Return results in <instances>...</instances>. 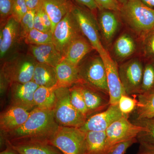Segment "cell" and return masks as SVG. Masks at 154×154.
<instances>
[{
	"instance_id": "d6986e66",
	"label": "cell",
	"mask_w": 154,
	"mask_h": 154,
	"mask_svg": "<svg viewBox=\"0 0 154 154\" xmlns=\"http://www.w3.org/2000/svg\"><path fill=\"white\" fill-rule=\"evenodd\" d=\"M30 52L36 61L54 67L63 59V57L53 43L29 45Z\"/></svg>"
},
{
	"instance_id": "7402d4cb",
	"label": "cell",
	"mask_w": 154,
	"mask_h": 154,
	"mask_svg": "<svg viewBox=\"0 0 154 154\" xmlns=\"http://www.w3.org/2000/svg\"><path fill=\"white\" fill-rule=\"evenodd\" d=\"M94 49L87 38L82 35L69 45L63 59L74 65L79 66L84 57Z\"/></svg>"
},
{
	"instance_id": "83f0119b",
	"label": "cell",
	"mask_w": 154,
	"mask_h": 154,
	"mask_svg": "<svg viewBox=\"0 0 154 154\" xmlns=\"http://www.w3.org/2000/svg\"><path fill=\"white\" fill-rule=\"evenodd\" d=\"M154 94V57L147 59L144 64L143 76L139 94Z\"/></svg>"
},
{
	"instance_id": "f6af8a7d",
	"label": "cell",
	"mask_w": 154,
	"mask_h": 154,
	"mask_svg": "<svg viewBox=\"0 0 154 154\" xmlns=\"http://www.w3.org/2000/svg\"><path fill=\"white\" fill-rule=\"evenodd\" d=\"M143 2L152 8L154 9V0H141Z\"/></svg>"
},
{
	"instance_id": "30bf717a",
	"label": "cell",
	"mask_w": 154,
	"mask_h": 154,
	"mask_svg": "<svg viewBox=\"0 0 154 154\" xmlns=\"http://www.w3.org/2000/svg\"><path fill=\"white\" fill-rule=\"evenodd\" d=\"M128 116H122L113 122L106 130L109 148L119 143L137 137L145 130L144 127L137 125L128 120Z\"/></svg>"
},
{
	"instance_id": "d4e9b609",
	"label": "cell",
	"mask_w": 154,
	"mask_h": 154,
	"mask_svg": "<svg viewBox=\"0 0 154 154\" xmlns=\"http://www.w3.org/2000/svg\"><path fill=\"white\" fill-rule=\"evenodd\" d=\"M32 81L39 87L52 88L56 86L57 77L55 68L46 64L37 63Z\"/></svg>"
},
{
	"instance_id": "74e56055",
	"label": "cell",
	"mask_w": 154,
	"mask_h": 154,
	"mask_svg": "<svg viewBox=\"0 0 154 154\" xmlns=\"http://www.w3.org/2000/svg\"><path fill=\"white\" fill-rule=\"evenodd\" d=\"M99 7V10H110L119 12L120 10V4L117 0H94Z\"/></svg>"
},
{
	"instance_id": "ac0fdd59",
	"label": "cell",
	"mask_w": 154,
	"mask_h": 154,
	"mask_svg": "<svg viewBox=\"0 0 154 154\" xmlns=\"http://www.w3.org/2000/svg\"><path fill=\"white\" fill-rule=\"evenodd\" d=\"M57 77V88H70L81 82L79 66L63 59L55 67Z\"/></svg>"
},
{
	"instance_id": "6da1fadb",
	"label": "cell",
	"mask_w": 154,
	"mask_h": 154,
	"mask_svg": "<svg viewBox=\"0 0 154 154\" xmlns=\"http://www.w3.org/2000/svg\"><path fill=\"white\" fill-rule=\"evenodd\" d=\"M59 125L56 121L53 111L35 107L22 126L5 134H1V146L7 142L28 140H50ZM2 148V147H1Z\"/></svg>"
},
{
	"instance_id": "d590c367",
	"label": "cell",
	"mask_w": 154,
	"mask_h": 154,
	"mask_svg": "<svg viewBox=\"0 0 154 154\" xmlns=\"http://www.w3.org/2000/svg\"><path fill=\"white\" fill-rule=\"evenodd\" d=\"M15 0H0V20L1 27L5 24L11 17L12 8Z\"/></svg>"
},
{
	"instance_id": "4dcf8cb0",
	"label": "cell",
	"mask_w": 154,
	"mask_h": 154,
	"mask_svg": "<svg viewBox=\"0 0 154 154\" xmlns=\"http://www.w3.org/2000/svg\"><path fill=\"white\" fill-rule=\"evenodd\" d=\"M72 105L77 110L88 118V110L85 99L77 85L69 88Z\"/></svg>"
},
{
	"instance_id": "cb8c5ba5",
	"label": "cell",
	"mask_w": 154,
	"mask_h": 154,
	"mask_svg": "<svg viewBox=\"0 0 154 154\" xmlns=\"http://www.w3.org/2000/svg\"><path fill=\"white\" fill-rule=\"evenodd\" d=\"M137 45L134 38L129 33H125L119 36L114 42L113 53L119 61L126 60L135 52Z\"/></svg>"
},
{
	"instance_id": "8fae6325",
	"label": "cell",
	"mask_w": 154,
	"mask_h": 154,
	"mask_svg": "<svg viewBox=\"0 0 154 154\" xmlns=\"http://www.w3.org/2000/svg\"><path fill=\"white\" fill-rule=\"evenodd\" d=\"M124 116H126L122 113L118 104L110 105L105 110L90 116L82 126L79 128L85 132L106 131L110 125Z\"/></svg>"
},
{
	"instance_id": "9a60e30c",
	"label": "cell",
	"mask_w": 154,
	"mask_h": 154,
	"mask_svg": "<svg viewBox=\"0 0 154 154\" xmlns=\"http://www.w3.org/2000/svg\"><path fill=\"white\" fill-rule=\"evenodd\" d=\"M30 113L22 107L9 105L0 115L1 134H5L19 128L27 121Z\"/></svg>"
},
{
	"instance_id": "8d00e7d4",
	"label": "cell",
	"mask_w": 154,
	"mask_h": 154,
	"mask_svg": "<svg viewBox=\"0 0 154 154\" xmlns=\"http://www.w3.org/2000/svg\"><path fill=\"white\" fill-rule=\"evenodd\" d=\"M137 142L135 137L115 144L110 147L106 154H125L130 147Z\"/></svg>"
},
{
	"instance_id": "8992f818",
	"label": "cell",
	"mask_w": 154,
	"mask_h": 154,
	"mask_svg": "<svg viewBox=\"0 0 154 154\" xmlns=\"http://www.w3.org/2000/svg\"><path fill=\"white\" fill-rule=\"evenodd\" d=\"M79 68L80 83L87 84L109 96L106 67L99 54L90 57L79 65Z\"/></svg>"
},
{
	"instance_id": "f35d334b",
	"label": "cell",
	"mask_w": 154,
	"mask_h": 154,
	"mask_svg": "<svg viewBox=\"0 0 154 154\" xmlns=\"http://www.w3.org/2000/svg\"><path fill=\"white\" fill-rule=\"evenodd\" d=\"M34 28L43 32H49L47 30L42 22L39 8L36 10L34 19Z\"/></svg>"
},
{
	"instance_id": "3957f363",
	"label": "cell",
	"mask_w": 154,
	"mask_h": 154,
	"mask_svg": "<svg viewBox=\"0 0 154 154\" xmlns=\"http://www.w3.org/2000/svg\"><path fill=\"white\" fill-rule=\"evenodd\" d=\"M37 63L32 55L16 56L4 62L0 75L4 77L10 85L15 83H27L32 81Z\"/></svg>"
},
{
	"instance_id": "277c9868",
	"label": "cell",
	"mask_w": 154,
	"mask_h": 154,
	"mask_svg": "<svg viewBox=\"0 0 154 154\" xmlns=\"http://www.w3.org/2000/svg\"><path fill=\"white\" fill-rule=\"evenodd\" d=\"M55 93L56 101L53 112L58 125L78 128L82 126L87 118L72 105L69 88H57Z\"/></svg>"
},
{
	"instance_id": "5bb4252c",
	"label": "cell",
	"mask_w": 154,
	"mask_h": 154,
	"mask_svg": "<svg viewBox=\"0 0 154 154\" xmlns=\"http://www.w3.org/2000/svg\"><path fill=\"white\" fill-rule=\"evenodd\" d=\"M79 88L88 110V118L102 112L110 105L109 96L85 83L76 84Z\"/></svg>"
},
{
	"instance_id": "4fadbf2b",
	"label": "cell",
	"mask_w": 154,
	"mask_h": 154,
	"mask_svg": "<svg viewBox=\"0 0 154 154\" xmlns=\"http://www.w3.org/2000/svg\"><path fill=\"white\" fill-rule=\"evenodd\" d=\"M101 57L103 59L106 67L110 104H118L121 96L127 94L119 78L118 66L116 62L111 58L108 53Z\"/></svg>"
},
{
	"instance_id": "ab89813d",
	"label": "cell",
	"mask_w": 154,
	"mask_h": 154,
	"mask_svg": "<svg viewBox=\"0 0 154 154\" xmlns=\"http://www.w3.org/2000/svg\"><path fill=\"white\" fill-rule=\"evenodd\" d=\"M139 143V149L136 154H154V145L142 141Z\"/></svg>"
},
{
	"instance_id": "e0dca14e",
	"label": "cell",
	"mask_w": 154,
	"mask_h": 154,
	"mask_svg": "<svg viewBox=\"0 0 154 154\" xmlns=\"http://www.w3.org/2000/svg\"><path fill=\"white\" fill-rule=\"evenodd\" d=\"M20 41V23L10 17L0 31V57L2 60L17 41Z\"/></svg>"
},
{
	"instance_id": "ee69618b",
	"label": "cell",
	"mask_w": 154,
	"mask_h": 154,
	"mask_svg": "<svg viewBox=\"0 0 154 154\" xmlns=\"http://www.w3.org/2000/svg\"><path fill=\"white\" fill-rule=\"evenodd\" d=\"M0 154H20L19 152L16 150L10 144L7 143L6 144L5 148L1 151Z\"/></svg>"
},
{
	"instance_id": "44dd1931",
	"label": "cell",
	"mask_w": 154,
	"mask_h": 154,
	"mask_svg": "<svg viewBox=\"0 0 154 154\" xmlns=\"http://www.w3.org/2000/svg\"><path fill=\"white\" fill-rule=\"evenodd\" d=\"M98 24L102 37L107 43L113 40L119 28V20L115 12L110 10H99Z\"/></svg>"
},
{
	"instance_id": "7a4b0ae2",
	"label": "cell",
	"mask_w": 154,
	"mask_h": 154,
	"mask_svg": "<svg viewBox=\"0 0 154 154\" xmlns=\"http://www.w3.org/2000/svg\"><path fill=\"white\" fill-rule=\"evenodd\" d=\"M119 13L126 25L141 37L154 27V9L141 0H125Z\"/></svg>"
},
{
	"instance_id": "484cf974",
	"label": "cell",
	"mask_w": 154,
	"mask_h": 154,
	"mask_svg": "<svg viewBox=\"0 0 154 154\" xmlns=\"http://www.w3.org/2000/svg\"><path fill=\"white\" fill-rule=\"evenodd\" d=\"M57 88L56 86L52 88L38 87L34 94L35 107L53 111L56 101L55 91Z\"/></svg>"
},
{
	"instance_id": "f546056e",
	"label": "cell",
	"mask_w": 154,
	"mask_h": 154,
	"mask_svg": "<svg viewBox=\"0 0 154 154\" xmlns=\"http://www.w3.org/2000/svg\"><path fill=\"white\" fill-rule=\"evenodd\" d=\"M53 33L51 31L43 32L33 28L25 38V42L29 45H40L53 43Z\"/></svg>"
},
{
	"instance_id": "bcb514c9",
	"label": "cell",
	"mask_w": 154,
	"mask_h": 154,
	"mask_svg": "<svg viewBox=\"0 0 154 154\" xmlns=\"http://www.w3.org/2000/svg\"><path fill=\"white\" fill-rule=\"evenodd\" d=\"M117 1H118V2L121 5L122 3L124 2L125 0H117Z\"/></svg>"
},
{
	"instance_id": "f1b7e54d",
	"label": "cell",
	"mask_w": 154,
	"mask_h": 154,
	"mask_svg": "<svg viewBox=\"0 0 154 154\" xmlns=\"http://www.w3.org/2000/svg\"><path fill=\"white\" fill-rule=\"evenodd\" d=\"M133 123L144 127L145 130L142 131L137 137L138 142L142 141L154 145V119H134Z\"/></svg>"
},
{
	"instance_id": "e575fe53",
	"label": "cell",
	"mask_w": 154,
	"mask_h": 154,
	"mask_svg": "<svg viewBox=\"0 0 154 154\" xmlns=\"http://www.w3.org/2000/svg\"><path fill=\"white\" fill-rule=\"evenodd\" d=\"M28 9L25 0H15L12 8L11 17L20 23Z\"/></svg>"
},
{
	"instance_id": "b9f144b4",
	"label": "cell",
	"mask_w": 154,
	"mask_h": 154,
	"mask_svg": "<svg viewBox=\"0 0 154 154\" xmlns=\"http://www.w3.org/2000/svg\"><path fill=\"white\" fill-rule=\"evenodd\" d=\"M77 3L85 6L90 11H94L99 10V7L94 0H74Z\"/></svg>"
},
{
	"instance_id": "ba28073f",
	"label": "cell",
	"mask_w": 154,
	"mask_h": 154,
	"mask_svg": "<svg viewBox=\"0 0 154 154\" xmlns=\"http://www.w3.org/2000/svg\"><path fill=\"white\" fill-rule=\"evenodd\" d=\"M82 35H83L71 11L56 26L53 33L52 42L63 57L72 42Z\"/></svg>"
},
{
	"instance_id": "2e32d148",
	"label": "cell",
	"mask_w": 154,
	"mask_h": 154,
	"mask_svg": "<svg viewBox=\"0 0 154 154\" xmlns=\"http://www.w3.org/2000/svg\"><path fill=\"white\" fill-rule=\"evenodd\" d=\"M7 143L20 154H62L49 140H28Z\"/></svg>"
},
{
	"instance_id": "5b68a950",
	"label": "cell",
	"mask_w": 154,
	"mask_h": 154,
	"mask_svg": "<svg viewBox=\"0 0 154 154\" xmlns=\"http://www.w3.org/2000/svg\"><path fill=\"white\" fill-rule=\"evenodd\" d=\"M85 132L78 128L59 126L50 142L62 154H84Z\"/></svg>"
},
{
	"instance_id": "4316f807",
	"label": "cell",
	"mask_w": 154,
	"mask_h": 154,
	"mask_svg": "<svg viewBox=\"0 0 154 154\" xmlns=\"http://www.w3.org/2000/svg\"><path fill=\"white\" fill-rule=\"evenodd\" d=\"M137 97V106L134 111V119H154V94L136 95Z\"/></svg>"
},
{
	"instance_id": "60d3db41",
	"label": "cell",
	"mask_w": 154,
	"mask_h": 154,
	"mask_svg": "<svg viewBox=\"0 0 154 154\" xmlns=\"http://www.w3.org/2000/svg\"><path fill=\"white\" fill-rule=\"evenodd\" d=\"M39 10H40L42 19V22H43L45 26L48 31H51V21L49 16H48L46 12L45 11L44 8H43L42 5L39 8Z\"/></svg>"
},
{
	"instance_id": "836d02e7",
	"label": "cell",
	"mask_w": 154,
	"mask_h": 154,
	"mask_svg": "<svg viewBox=\"0 0 154 154\" xmlns=\"http://www.w3.org/2000/svg\"><path fill=\"white\" fill-rule=\"evenodd\" d=\"M142 49L146 59L154 57V27L142 37Z\"/></svg>"
},
{
	"instance_id": "603a6c76",
	"label": "cell",
	"mask_w": 154,
	"mask_h": 154,
	"mask_svg": "<svg viewBox=\"0 0 154 154\" xmlns=\"http://www.w3.org/2000/svg\"><path fill=\"white\" fill-rule=\"evenodd\" d=\"M109 149L106 131L85 132L84 154H106Z\"/></svg>"
},
{
	"instance_id": "52a82bcc",
	"label": "cell",
	"mask_w": 154,
	"mask_h": 154,
	"mask_svg": "<svg viewBox=\"0 0 154 154\" xmlns=\"http://www.w3.org/2000/svg\"><path fill=\"white\" fill-rule=\"evenodd\" d=\"M81 32L91 43L94 49L101 57L107 54V52L102 45L98 22L93 14L80 7L74 5L72 11Z\"/></svg>"
},
{
	"instance_id": "d6a6232c",
	"label": "cell",
	"mask_w": 154,
	"mask_h": 154,
	"mask_svg": "<svg viewBox=\"0 0 154 154\" xmlns=\"http://www.w3.org/2000/svg\"><path fill=\"white\" fill-rule=\"evenodd\" d=\"M137 102L136 97L132 98L127 94L123 95L119 101V107L122 114L129 116L130 114L134 112L136 108Z\"/></svg>"
},
{
	"instance_id": "7c38bea8",
	"label": "cell",
	"mask_w": 154,
	"mask_h": 154,
	"mask_svg": "<svg viewBox=\"0 0 154 154\" xmlns=\"http://www.w3.org/2000/svg\"><path fill=\"white\" fill-rule=\"evenodd\" d=\"M38 85L31 81L25 83H13L10 85L11 105L30 111L35 108L34 94Z\"/></svg>"
},
{
	"instance_id": "ffe728a7",
	"label": "cell",
	"mask_w": 154,
	"mask_h": 154,
	"mask_svg": "<svg viewBox=\"0 0 154 154\" xmlns=\"http://www.w3.org/2000/svg\"><path fill=\"white\" fill-rule=\"evenodd\" d=\"M73 5L70 0H42L43 8L51 21L52 33L58 23L72 11Z\"/></svg>"
},
{
	"instance_id": "9c48e42d",
	"label": "cell",
	"mask_w": 154,
	"mask_h": 154,
	"mask_svg": "<svg viewBox=\"0 0 154 154\" xmlns=\"http://www.w3.org/2000/svg\"><path fill=\"white\" fill-rule=\"evenodd\" d=\"M143 69V63L137 57L130 59L118 66L119 78L128 96L139 94Z\"/></svg>"
},
{
	"instance_id": "7bdbcfd3",
	"label": "cell",
	"mask_w": 154,
	"mask_h": 154,
	"mask_svg": "<svg viewBox=\"0 0 154 154\" xmlns=\"http://www.w3.org/2000/svg\"><path fill=\"white\" fill-rule=\"evenodd\" d=\"M28 10H37L42 6V0H25Z\"/></svg>"
},
{
	"instance_id": "1f68e13d",
	"label": "cell",
	"mask_w": 154,
	"mask_h": 154,
	"mask_svg": "<svg viewBox=\"0 0 154 154\" xmlns=\"http://www.w3.org/2000/svg\"><path fill=\"white\" fill-rule=\"evenodd\" d=\"M36 10H28L20 22V40H25L30 30L34 28V19Z\"/></svg>"
}]
</instances>
